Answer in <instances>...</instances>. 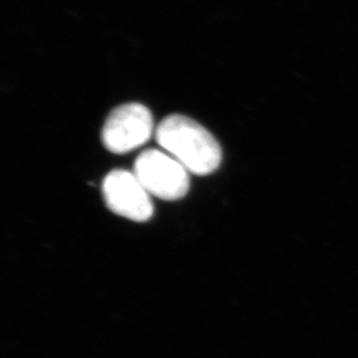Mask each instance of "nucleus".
Here are the masks:
<instances>
[{
  "label": "nucleus",
  "instance_id": "1",
  "mask_svg": "<svg viewBox=\"0 0 358 358\" xmlns=\"http://www.w3.org/2000/svg\"><path fill=\"white\" fill-rule=\"evenodd\" d=\"M156 139L188 172L196 176L215 172L222 162V150L216 138L187 116L171 115L162 120Z\"/></svg>",
  "mask_w": 358,
  "mask_h": 358
},
{
  "label": "nucleus",
  "instance_id": "2",
  "mask_svg": "<svg viewBox=\"0 0 358 358\" xmlns=\"http://www.w3.org/2000/svg\"><path fill=\"white\" fill-rule=\"evenodd\" d=\"M134 173L151 196L176 201L186 196L189 189V172L176 158L159 150L141 153Z\"/></svg>",
  "mask_w": 358,
  "mask_h": 358
},
{
  "label": "nucleus",
  "instance_id": "3",
  "mask_svg": "<svg viewBox=\"0 0 358 358\" xmlns=\"http://www.w3.org/2000/svg\"><path fill=\"white\" fill-rule=\"evenodd\" d=\"M153 116L141 103H125L114 109L102 129L106 149L116 155L144 145L152 136Z\"/></svg>",
  "mask_w": 358,
  "mask_h": 358
},
{
  "label": "nucleus",
  "instance_id": "4",
  "mask_svg": "<svg viewBox=\"0 0 358 358\" xmlns=\"http://www.w3.org/2000/svg\"><path fill=\"white\" fill-rule=\"evenodd\" d=\"M106 204L113 213L134 222H146L152 217V199L135 173L115 169L102 185Z\"/></svg>",
  "mask_w": 358,
  "mask_h": 358
}]
</instances>
